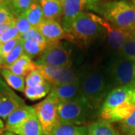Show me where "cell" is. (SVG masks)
<instances>
[{
	"label": "cell",
	"instance_id": "cell-39",
	"mask_svg": "<svg viewBox=\"0 0 135 135\" xmlns=\"http://www.w3.org/2000/svg\"><path fill=\"white\" fill-rule=\"evenodd\" d=\"M3 68V62H2V59L0 56V68Z\"/></svg>",
	"mask_w": 135,
	"mask_h": 135
},
{
	"label": "cell",
	"instance_id": "cell-1",
	"mask_svg": "<svg viewBox=\"0 0 135 135\" xmlns=\"http://www.w3.org/2000/svg\"><path fill=\"white\" fill-rule=\"evenodd\" d=\"M135 109V83L114 88L109 92L100 108L102 120L120 122Z\"/></svg>",
	"mask_w": 135,
	"mask_h": 135
},
{
	"label": "cell",
	"instance_id": "cell-16",
	"mask_svg": "<svg viewBox=\"0 0 135 135\" xmlns=\"http://www.w3.org/2000/svg\"><path fill=\"white\" fill-rule=\"evenodd\" d=\"M41 5L44 20L58 21L62 18L63 3L59 0H37Z\"/></svg>",
	"mask_w": 135,
	"mask_h": 135
},
{
	"label": "cell",
	"instance_id": "cell-4",
	"mask_svg": "<svg viewBox=\"0 0 135 135\" xmlns=\"http://www.w3.org/2000/svg\"><path fill=\"white\" fill-rule=\"evenodd\" d=\"M104 29L92 19L89 13L81 12L77 15L70 29L65 32V38L75 44L86 45L95 41Z\"/></svg>",
	"mask_w": 135,
	"mask_h": 135
},
{
	"label": "cell",
	"instance_id": "cell-23",
	"mask_svg": "<svg viewBox=\"0 0 135 135\" xmlns=\"http://www.w3.org/2000/svg\"><path fill=\"white\" fill-rule=\"evenodd\" d=\"M25 14L29 23L33 28H37L44 20L41 7L37 0H33V2L25 12Z\"/></svg>",
	"mask_w": 135,
	"mask_h": 135
},
{
	"label": "cell",
	"instance_id": "cell-40",
	"mask_svg": "<svg viewBox=\"0 0 135 135\" xmlns=\"http://www.w3.org/2000/svg\"><path fill=\"white\" fill-rule=\"evenodd\" d=\"M131 31H132L134 33H135V24L134 25V26H133V28H132V29H131Z\"/></svg>",
	"mask_w": 135,
	"mask_h": 135
},
{
	"label": "cell",
	"instance_id": "cell-8",
	"mask_svg": "<svg viewBox=\"0 0 135 135\" xmlns=\"http://www.w3.org/2000/svg\"><path fill=\"white\" fill-rule=\"evenodd\" d=\"M37 65H47L51 67L71 68L72 60L70 51L60 41L49 44L42 55L36 61Z\"/></svg>",
	"mask_w": 135,
	"mask_h": 135
},
{
	"label": "cell",
	"instance_id": "cell-14",
	"mask_svg": "<svg viewBox=\"0 0 135 135\" xmlns=\"http://www.w3.org/2000/svg\"><path fill=\"white\" fill-rule=\"evenodd\" d=\"M37 29L44 37L47 45L49 44L59 42L61 39L65 38V32L62 24L58 21L44 20Z\"/></svg>",
	"mask_w": 135,
	"mask_h": 135
},
{
	"label": "cell",
	"instance_id": "cell-13",
	"mask_svg": "<svg viewBox=\"0 0 135 135\" xmlns=\"http://www.w3.org/2000/svg\"><path fill=\"white\" fill-rule=\"evenodd\" d=\"M50 94L56 98L59 104L83 99L81 95L80 83L61 86H53Z\"/></svg>",
	"mask_w": 135,
	"mask_h": 135
},
{
	"label": "cell",
	"instance_id": "cell-34",
	"mask_svg": "<svg viewBox=\"0 0 135 135\" xmlns=\"http://www.w3.org/2000/svg\"><path fill=\"white\" fill-rule=\"evenodd\" d=\"M20 38V34L15 25L14 26H12L11 29L7 30L5 33L2 35V36L0 38V46L12 39Z\"/></svg>",
	"mask_w": 135,
	"mask_h": 135
},
{
	"label": "cell",
	"instance_id": "cell-28",
	"mask_svg": "<svg viewBox=\"0 0 135 135\" xmlns=\"http://www.w3.org/2000/svg\"><path fill=\"white\" fill-rule=\"evenodd\" d=\"M120 130L123 135L135 134V109L126 119L120 122Z\"/></svg>",
	"mask_w": 135,
	"mask_h": 135
},
{
	"label": "cell",
	"instance_id": "cell-22",
	"mask_svg": "<svg viewBox=\"0 0 135 135\" xmlns=\"http://www.w3.org/2000/svg\"><path fill=\"white\" fill-rule=\"evenodd\" d=\"M50 135H87L86 127L59 123Z\"/></svg>",
	"mask_w": 135,
	"mask_h": 135
},
{
	"label": "cell",
	"instance_id": "cell-31",
	"mask_svg": "<svg viewBox=\"0 0 135 135\" xmlns=\"http://www.w3.org/2000/svg\"><path fill=\"white\" fill-rule=\"evenodd\" d=\"M15 26L18 29L20 36L33 28L29 23L25 13L21 14L17 17H15Z\"/></svg>",
	"mask_w": 135,
	"mask_h": 135
},
{
	"label": "cell",
	"instance_id": "cell-7",
	"mask_svg": "<svg viewBox=\"0 0 135 135\" xmlns=\"http://www.w3.org/2000/svg\"><path fill=\"white\" fill-rule=\"evenodd\" d=\"M107 75L111 83L117 87L134 84L135 62L119 56L110 63Z\"/></svg>",
	"mask_w": 135,
	"mask_h": 135
},
{
	"label": "cell",
	"instance_id": "cell-6",
	"mask_svg": "<svg viewBox=\"0 0 135 135\" xmlns=\"http://www.w3.org/2000/svg\"><path fill=\"white\" fill-rule=\"evenodd\" d=\"M58 104L56 98L49 94L45 99L34 106L44 135L51 134L55 127L59 123L57 113Z\"/></svg>",
	"mask_w": 135,
	"mask_h": 135
},
{
	"label": "cell",
	"instance_id": "cell-10",
	"mask_svg": "<svg viewBox=\"0 0 135 135\" xmlns=\"http://www.w3.org/2000/svg\"><path fill=\"white\" fill-rule=\"evenodd\" d=\"M92 18L96 23L103 27L107 35V43L111 48L118 50L119 52L128 40L131 31H127L116 27L106 20L102 18L99 15L89 13Z\"/></svg>",
	"mask_w": 135,
	"mask_h": 135
},
{
	"label": "cell",
	"instance_id": "cell-21",
	"mask_svg": "<svg viewBox=\"0 0 135 135\" xmlns=\"http://www.w3.org/2000/svg\"><path fill=\"white\" fill-rule=\"evenodd\" d=\"M0 74L10 87L19 92H23L26 88L25 78L12 73L5 68H0Z\"/></svg>",
	"mask_w": 135,
	"mask_h": 135
},
{
	"label": "cell",
	"instance_id": "cell-15",
	"mask_svg": "<svg viewBox=\"0 0 135 135\" xmlns=\"http://www.w3.org/2000/svg\"><path fill=\"white\" fill-rule=\"evenodd\" d=\"M35 114V111L34 106H28L25 104L24 106L20 107L12 112L6 119L5 130L6 131H10Z\"/></svg>",
	"mask_w": 135,
	"mask_h": 135
},
{
	"label": "cell",
	"instance_id": "cell-42",
	"mask_svg": "<svg viewBox=\"0 0 135 135\" xmlns=\"http://www.w3.org/2000/svg\"><path fill=\"white\" fill-rule=\"evenodd\" d=\"M3 3V0H0V4Z\"/></svg>",
	"mask_w": 135,
	"mask_h": 135
},
{
	"label": "cell",
	"instance_id": "cell-2",
	"mask_svg": "<svg viewBox=\"0 0 135 135\" xmlns=\"http://www.w3.org/2000/svg\"><path fill=\"white\" fill-rule=\"evenodd\" d=\"M110 84L107 73L105 74L101 68H90L80 74L81 95L91 111L101 108L109 93Z\"/></svg>",
	"mask_w": 135,
	"mask_h": 135
},
{
	"label": "cell",
	"instance_id": "cell-30",
	"mask_svg": "<svg viewBox=\"0 0 135 135\" xmlns=\"http://www.w3.org/2000/svg\"><path fill=\"white\" fill-rule=\"evenodd\" d=\"M45 81L43 75L40 72L38 69L35 68L25 78L26 86L27 87L37 86Z\"/></svg>",
	"mask_w": 135,
	"mask_h": 135
},
{
	"label": "cell",
	"instance_id": "cell-27",
	"mask_svg": "<svg viewBox=\"0 0 135 135\" xmlns=\"http://www.w3.org/2000/svg\"><path fill=\"white\" fill-rule=\"evenodd\" d=\"M23 54V40L20 38L19 43L16 45L13 50L5 57L2 59L3 62V68H6L12 65Z\"/></svg>",
	"mask_w": 135,
	"mask_h": 135
},
{
	"label": "cell",
	"instance_id": "cell-18",
	"mask_svg": "<svg viewBox=\"0 0 135 135\" xmlns=\"http://www.w3.org/2000/svg\"><path fill=\"white\" fill-rule=\"evenodd\" d=\"M5 68L18 76L24 77L36 68V64L28 56L23 54L15 62Z\"/></svg>",
	"mask_w": 135,
	"mask_h": 135
},
{
	"label": "cell",
	"instance_id": "cell-44",
	"mask_svg": "<svg viewBox=\"0 0 135 135\" xmlns=\"http://www.w3.org/2000/svg\"><path fill=\"white\" fill-rule=\"evenodd\" d=\"M0 135H5V134H2V133H0Z\"/></svg>",
	"mask_w": 135,
	"mask_h": 135
},
{
	"label": "cell",
	"instance_id": "cell-9",
	"mask_svg": "<svg viewBox=\"0 0 135 135\" xmlns=\"http://www.w3.org/2000/svg\"><path fill=\"white\" fill-rule=\"evenodd\" d=\"M36 68L41 73L45 80L51 83L53 86L80 83V74L71 68H57L36 65Z\"/></svg>",
	"mask_w": 135,
	"mask_h": 135
},
{
	"label": "cell",
	"instance_id": "cell-38",
	"mask_svg": "<svg viewBox=\"0 0 135 135\" xmlns=\"http://www.w3.org/2000/svg\"><path fill=\"white\" fill-rule=\"evenodd\" d=\"M5 135H17L14 134V133H12V132H10V131H6L5 133Z\"/></svg>",
	"mask_w": 135,
	"mask_h": 135
},
{
	"label": "cell",
	"instance_id": "cell-11",
	"mask_svg": "<svg viewBox=\"0 0 135 135\" xmlns=\"http://www.w3.org/2000/svg\"><path fill=\"white\" fill-rule=\"evenodd\" d=\"M25 104L24 101L0 77V117L6 119L12 112Z\"/></svg>",
	"mask_w": 135,
	"mask_h": 135
},
{
	"label": "cell",
	"instance_id": "cell-17",
	"mask_svg": "<svg viewBox=\"0 0 135 135\" xmlns=\"http://www.w3.org/2000/svg\"><path fill=\"white\" fill-rule=\"evenodd\" d=\"M10 132L17 135H44L36 114L29 117L17 127L11 129Z\"/></svg>",
	"mask_w": 135,
	"mask_h": 135
},
{
	"label": "cell",
	"instance_id": "cell-37",
	"mask_svg": "<svg viewBox=\"0 0 135 135\" xmlns=\"http://www.w3.org/2000/svg\"><path fill=\"white\" fill-rule=\"evenodd\" d=\"M5 128V126H4V123H3V122L0 119V133H1V131L2 130H3Z\"/></svg>",
	"mask_w": 135,
	"mask_h": 135
},
{
	"label": "cell",
	"instance_id": "cell-29",
	"mask_svg": "<svg viewBox=\"0 0 135 135\" xmlns=\"http://www.w3.org/2000/svg\"><path fill=\"white\" fill-rule=\"evenodd\" d=\"M20 38L23 41H32L41 45L47 47V41L41 33L38 31L37 28H32L27 32L20 36Z\"/></svg>",
	"mask_w": 135,
	"mask_h": 135
},
{
	"label": "cell",
	"instance_id": "cell-20",
	"mask_svg": "<svg viewBox=\"0 0 135 135\" xmlns=\"http://www.w3.org/2000/svg\"><path fill=\"white\" fill-rule=\"evenodd\" d=\"M53 85L45 80L43 83L37 86H26L24 91L25 96L31 101H37L47 96L52 89Z\"/></svg>",
	"mask_w": 135,
	"mask_h": 135
},
{
	"label": "cell",
	"instance_id": "cell-3",
	"mask_svg": "<svg viewBox=\"0 0 135 135\" xmlns=\"http://www.w3.org/2000/svg\"><path fill=\"white\" fill-rule=\"evenodd\" d=\"M111 24L121 29L131 31L135 24V5L126 0L108 1L87 5Z\"/></svg>",
	"mask_w": 135,
	"mask_h": 135
},
{
	"label": "cell",
	"instance_id": "cell-24",
	"mask_svg": "<svg viewBox=\"0 0 135 135\" xmlns=\"http://www.w3.org/2000/svg\"><path fill=\"white\" fill-rule=\"evenodd\" d=\"M33 2V0H3L15 17L25 13Z\"/></svg>",
	"mask_w": 135,
	"mask_h": 135
},
{
	"label": "cell",
	"instance_id": "cell-45",
	"mask_svg": "<svg viewBox=\"0 0 135 135\" xmlns=\"http://www.w3.org/2000/svg\"><path fill=\"white\" fill-rule=\"evenodd\" d=\"M134 135H135V134H134Z\"/></svg>",
	"mask_w": 135,
	"mask_h": 135
},
{
	"label": "cell",
	"instance_id": "cell-43",
	"mask_svg": "<svg viewBox=\"0 0 135 135\" xmlns=\"http://www.w3.org/2000/svg\"><path fill=\"white\" fill-rule=\"evenodd\" d=\"M59 1H61V2H62V3H63V2H64L65 0H59Z\"/></svg>",
	"mask_w": 135,
	"mask_h": 135
},
{
	"label": "cell",
	"instance_id": "cell-19",
	"mask_svg": "<svg viewBox=\"0 0 135 135\" xmlns=\"http://www.w3.org/2000/svg\"><path fill=\"white\" fill-rule=\"evenodd\" d=\"M87 135H123L116 130L111 123L98 120L90 124L87 128Z\"/></svg>",
	"mask_w": 135,
	"mask_h": 135
},
{
	"label": "cell",
	"instance_id": "cell-33",
	"mask_svg": "<svg viewBox=\"0 0 135 135\" xmlns=\"http://www.w3.org/2000/svg\"><path fill=\"white\" fill-rule=\"evenodd\" d=\"M20 41V38L12 39L11 41H7L6 43L2 44L0 46V56H1V58L2 59H5L13 50V49L16 47V45L19 43Z\"/></svg>",
	"mask_w": 135,
	"mask_h": 135
},
{
	"label": "cell",
	"instance_id": "cell-5",
	"mask_svg": "<svg viewBox=\"0 0 135 135\" xmlns=\"http://www.w3.org/2000/svg\"><path fill=\"white\" fill-rule=\"evenodd\" d=\"M91 110L83 99L59 103L57 106L59 123L80 126L86 122Z\"/></svg>",
	"mask_w": 135,
	"mask_h": 135
},
{
	"label": "cell",
	"instance_id": "cell-36",
	"mask_svg": "<svg viewBox=\"0 0 135 135\" xmlns=\"http://www.w3.org/2000/svg\"><path fill=\"white\" fill-rule=\"evenodd\" d=\"M105 0H87V5L92 4V3H96V2H101Z\"/></svg>",
	"mask_w": 135,
	"mask_h": 135
},
{
	"label": "cell",
	"instance_id": "cell-35",
	"mask_svg": "<svg viewBox=\"0 0 135 135\" xmlns=\"http://www.w3.org/2000/svg\"><path fill=\"white\" fill-rule=\"evenodd\" d=\"M15 25V21L12 23H9V24H5V25H2L0 26V38L2 36V35L5 33V32L7 30H8L9 29H11L12 26H14Z\"/></svg>",
	"mask_w": 135,
	"mask_h": 135
},
{
	"label": "cell",
	"instance_id": "cell-32",
	"mask_svg": "<svg viewBox=\"0 0 135 135\" xmlns=\"http://www.w3.org/2000/svg\"><path fill=\"white\" fill-rule=\"evenodd\" d=\"M15 21V17L10 9L4 4H0V26L12 23Z\"/></svg>",
	"mask_w": 135,
	"mask_h": 135
},
{
	"label": "cell",
	"instance_id": "cell-25",
	"mask_svg": "<svg viewBox=\"0 0 135 135\" xmlns=\"http://www.w3.org/2000/svg\"><path fill=\"white\" fill-rule=\"evenodd\" d=\"M120 57L135 62V33L132 31L128 40L119 51Z\"/></svg>",
	"mask_w": 135,
	"mask_h": 135
},
{
	"label": "cell",
	"instance_id": "cell-26",
	"mask_svg": "<svg viewBox=\"0 0 135 135\" xmlns=\"http://www.w3.org/2000/svg\"><path fill=\"white\" fill-rule=\"evenodd\" d=\"M23 54L28 56L32 59L37 56L40 57L47 47L46 46L41 45L32 41H23Z\"/></svg>",
	"mask_w": 135,
	"mask_h": 135
},
{
	"label": "cell",
	"instance_id": "cell-12",
	"mask_svg": "<svg viewBox=\"0 0 135 135\" xmlns=\"http://www.w3.org/2000/svg\"><path fill=\"white\" fill-rule=\"evenodd\" d=\"M87 0H65L63 2V16L62 26L65 32L71 26L77 15L86 8Z\"/></svg>",
	"mask_w": 135,
	"mask_h": 135
},
{
	"label": "cell",
	"instance_id": "cell-41",
	"mask_svg": "<svg viewBox=\"0 0 135 135\" xmlns=\"http://www.w3.org/2000/svg\"><path fill=\"white\" fill-rule=\"evenodd\" d=\"M131 2H132L134 5H135V0H131Z\"/></svg>",
	"mask_w": 135,
	"mask_h": 135
}]
</instances>
